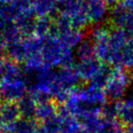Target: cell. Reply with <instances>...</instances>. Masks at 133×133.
<instances>
[{"mask_svg":"<svg viewBox=\"0 0 133 133\" xmlns=\"http://www.w3.org/2000/svg\"><path fill=\"white\" fill-rule=\"evenodd\" d=\"M102 63L112 68L133 71V36L110 25H97L89 39Z\"/></svg>","mask_w":133,"mask_h":133,"instance_id":"6da1fadb","label":"cell"},{"mask_svg":"<svg viewBox=\"0 0 133 133\" xmlns=\"http://www.w3.org/2000/svg\"><path fill=\"white\" fill-rule=\"evenodd\" d=\"M60 20L80 29L101 25L111 9L106 0H56Z\"/></svg>","mask_w":133,"mask_h":133,"instance_id":"7a4b0ae2","label":"cell"},{"mask_svg":"<svg viewBox=\"0 0 133 133\" xmlns=\"http://www.w3.org/2000/svg\"><path fill=\"white\" fill-rule=\"evenodd\" d=\"M29 92V81L26 72L16 62L5 65L0 78V103L18 102Z\"/></svg>","mask_w":133,"mask_h":133,"instance_id":"3957f363","label":"cell"},{"mask_svg":"<svg viewBox=\"0 0 133 133\" xmlns=\"http://www.w3.org/2000/svg\"><path fill=\"white\" fill-rule=\"evenodd\" d=\"M133 81L130 72L112 68L109 78L104 88L105 94L109 102H119L124 97Z\"/></svg>","mask_w":133,"mask_h":133,"instance_id":"277c9868","label":"cell"},{"mask_svg":"<svg viewBox=\"0 0 133 133\" xmlns=\"http://www.w3.org/2000/svg\"><path fill=\"white\" fill-rule=\"evenodd\" d=\"M111 25L133 36V4L119 1L110 11Z\"/></svg>","mask_w":133,"mask_h":133,"instance_id":"5b68a950","label":"cell"},{"mask_svg":"<svg viewBox=\"0 0 133 133\" xmlns=\"http://www.w3.org/2000/svg\"><path fill=\"white\" fill-rule=\"evenodd\" d=\"M38 126L37 119L20 117L13 123L5 125V130L10 133H35Z\"/></svg>","mask_w":133,"mask_h":133,"instance_id":"8992f818","label":"cell"},{"mask_svg":"<svg viewBox=\"0 0 133 133\" xmlns=\"http://www.w3.org/2000/svg\"><path fill=\"white\" fill-rule=\"evenodd\" d=\"M57 113V103L54 101L38 103L36 110V119L40 122L56 117Z\"/></svg>","mask_w":133,"mask_h":133,"instance_id":"52a82bcc","label":"cell"},{"mask_svg":"<svg viewBox=\"0 0 133 133\" xmlns=\"http://www.w3.org/2000/svg\"><path fill=\"white\" fill-rule=\"evenodd\" d=\"M0 113L5 122V126L13 123L20 118V111L18 102H1L0 103Z\"/></svg>","mask_w":133,"mask_h":133,"instance_id":"ba28073f","label":"cell"},{"mask_svg":"<svg viewBox=\"0 0 133 133\" xmlns=\"http://www.w3.org/2000/svg\"><path fill=\"white\" fill-rule=\"evenodd\" d=\"M78 121H79L82 128L88 133L100 132L103 119L100 116V114H88L78 119Z\"/></svg>","mask_w":133,"mask_h":133,"instance_id":"9c48e42d","label":"cell"},{"mask_svg":"<svg viewBox=\"0 0 133 133\" xmlns=\"http://www.w3.org/2000/svg\"><path fill=\"white\" fill-rule=\"evenodd\" d=\"M18 109H19L21 117L28 118V119H36V110H37V103L29 94L22 98L18 102Z\"/></svg>","mask_w":133,"mask_h":133,"instance_id":"30bf717a","label":"cell"},{"mask_svg":"<svg viewBox=\"0 0 133 133\" xmlns=\"http://www.w3.org/2000/svg\"><path fill=\"white\" fill-rule=\"evenodd\" d=\"M119 121L124 126L133 125V102L125 99L124 101H119Z\"/></svg>","mask_w":133,"mask_h":133,"instance_id":"8fae6325","label":"cell"},{"mask_svg":"<svg viewBox=\"0 0 133 133\" xmlns=\"http://www.w3.org/2000/svg\"><path fill=\"white\" fill-rule=\"evenodd\" d=\"M119 102H108L100 110V117L107 121L119 119Z\"/></svg>","mask_w":133,"mask_h":133,"instance_id":"7c38bea8","label":"cell"},{"mask_svg":"<svg viewBox=\"0 0 133 133\" xmlns=\"http://www.w3.org/2000/svg\"><path fill=\"white\" fill-rule=\"evenodd\" d=\"M125 126L119 121H107L103 119L100 133H123Z\"/></svg>","mask_w":133,"mask_h":133,"instance_id":"4fadbf2b","label":"cell"},{"mask_svg":"<svg viewBox=\"0 0 133 133\" xmlns=\"http://www.w3.org/2000/svg\"><path fill=\"white\" fill-rule=\"evenodd\" d=\"M35 133H49V132H48V130H47L46 129L42 126V125H39L38 128H37V130L35 131Z\"/></svg>","mask_w":133,"mask_h":133,"instance_id":"5bb4252c","label":"cell"},{"mask_svg":"<svg viewBox=\"0 0 133 133\" xmlns=\"http://www.w3.org/2000/svg\"><path fill=\"white\" fill-rule=\"evenodd\" d=\"M123 133H133V125H130V126H125L124 132Z\"/></svg>","mask_w":133,"mask_h":133,"instance_id":"9a60e30c","label":"cell"},{"mask_svg":"<svg viewBox=\"0 0 133 133\" xmlns=\"http://www.w3.org/2000/svg\"><path fill=\"white\" fill-rule=\"evenodd\" d=\"M4 129H5V122H4V121H3L1 113H0V130H3Z\"/></svg>","mask_w":133,"mask_h":133,"instance_id":"2e32d148","label":"cell"}]
</instances>
